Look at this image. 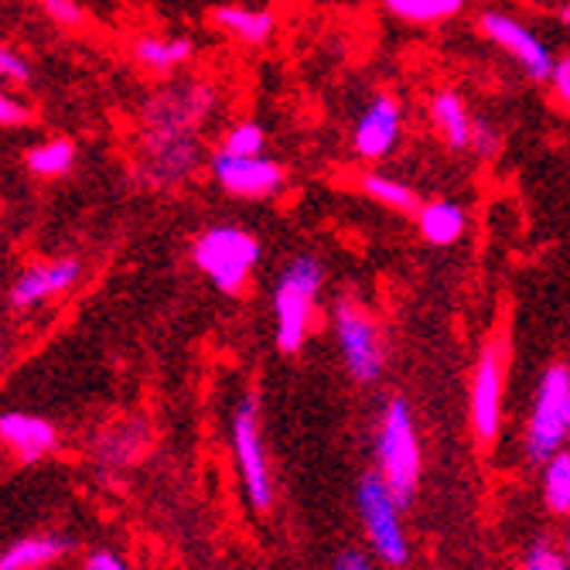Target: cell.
Listing matches in <instances>:
<instances>
[{
    "label": "cell",
    "mask_w": 570,
    "mask_h": 570,
    "mask_svg": "<svg viewBox=\"0 0 570 570\" xmlns=\"http://www.w3.org/2000/svg\"><path fill=\"white\" fill-rule=\"evenodd\" d=\"M223 92L209 79H181L144 96L137 110L134 178L144 191H175L202 165V130L219 114Z\"/></svg>",
    "instance_id": "cell-1"
},
{
    "label": "cell",
    "mask_w": 570,
    "mask_h": 570,
    "mask_svg": "<svg viewBox=\"0 0 570 570\" xmlns=\"http://www.w3.org/2000/svg\"><path fill=\"white\" fill-rule=\"evenodd\" d=\"M325 261L315 253H294L271 287L274 345L281 355H301L318 322V301L325 291Z\"/></svg>",
    "instance_id": "cell-2"
},
{
    "label": "cell",
    "mask_w": 570,
    "mask_h": 570,
    "mask_svg": "<svg viewBox=\"0 0 570 570\" xmlns=\"http://www.w3.org/2000/svg\"><path fill=\"white\" fill-rule=\"evenodd\" d=\"M264 261V243L239 223H216L191 239V267L219 294L236 297Z\"/></svg>",
    "instance_id": "cell-3"
},
{
    "label": "cell",
    "mask_w": 570,
    "mask_h": 570,
    "mask_svg": "<svg viewBox=\"0 0 570 570\" xmlns=\"http://www.w3.org/2000/svg\"><path fill=\"white\" fill-rule=\"evenodd\" d=\"M376 472L390 485L393 499L406 509L417 499L421 472H424V451L417 417L406 403V396H390L380 413L376 428Z\"/></svg>",
    "instance_id": "cell-4"
},
{
    "label": "cell",
    "mask_w": 570,
    "mask_h": 570,
    "mask_svg": "<svg viewBox=\"0 0 570 570\" xmlns=\"http://www.w3.org/2000/svg\"><path fill=\"white\" fill-rule=\"evenodd\" d=\"M332 332L342 355V366L355 386H376L386 376V335L376 315L358 294H338L332 304Z\"/></svg>",
    "instance_id": "cell-5"
},
{
    "label": "cell",
    "mask_w": 570,
    "mask_h": 570,
    "mask_svg": "<svg viewBox=\"0 0 570 570\" xmlns=\"http://www.w3.org/2000/svg\"><path fill=\"white\" fill-rule=\"evenodd\" d=\"M509 335L492 332L475 358L472 386H469V424L482 448H492L502 434V406H505V376H509Z\"/></svg>",
    "instance_id": "cell-6"
},
{
    "label": "cell",
    "mask_w": 570,
    "mask_h": 570,
    "mask_svg": "<svg viewBox=\"0 0 570 570\" xmlns=\"http://www.w3.org/2000/svg\"><path fill=\"white\" fill-rule=\"evenodd\" d=\"M233 461H236V475L243 485L246 502L256 512H267L274 505V472H271V458L261 438V400L246 393L236 410H233Z\"/></svg>",
    "instance_id": "cell-7"
},
{
    "label": "cell",
    "mask_w": 570,
    "mask_h": 570,
    "mask_svg": "<svg viewBox=\"0 0 570 570\" xmlns=\"http://www.w3.org/2000/svg\"><path fill=\"white\" fill-rule=\"evenodd\" d=\"M355 509L362 530H366V540L373 547V553L386 563V567H406L410 560V540L400 520V502L393 499L390 485L383 482L380 472H366L355 485Z\"/></svg>",
    "instance_id": "cell-8"
},
{
    "label": "cell",
    "mask_w": 570,
    "mask_h": 570,
    "mask_svg": "<svg viewBox=\"0 0 570 570\" xmlns=\"http://www.w3.org/2000/svg\"><path fill=\"white\" fill-rule=\"evenodd\" d=\"M205 165H209L213 185L239 202H271L284 195L291 181L287 165L274 154H226L216 147Z\"/></svg>",
    "instance_id": "cell-9"
},
{
    "label": "cell",
    "mask_w": 570,
    "mask_h": 570,
    "mask_svg": "<svg viewBox=\"0 0 570 570\" xmlns=\"http://www.w3.org/2000/svg\"><path fill=\"white\" fill-rule=\"evenodd\" d=\"M567 403H570V366L567 362H550L537 383L530 424H527V454L537 464H543L550 454H557L570 434Z\"/></svg>",
    "instance_id": "cell-10"
},
{
    "label": "cell",
    "mask_w": 570,
    "mask_h": 570,
    "mask_svg": "<svg viewBox=\"0 0 570 570\" xmlns=\"http://www.w3.org/2000/svg\"><path fill=\"white\" fill-rule=\"evenodd\" d=\"M403 120H406V107L396 92H390V89L373 92L348 130L352 154L362 165L390 161L403 144Z\"/></svg>",
    "instance_id": "cell-11"
},
{
    "label": "cell",
    "mask_w": 570,
    "mask_h": 570,
    "mask_svg": "<svg viewBox=\"0 0 570 570\" xmlns=\"http://www.w3.org/2000/svg\"><path fill=\"white\" fill-rule=\"evenodd\" d=\"M475 28L485 41H492L499 51H505V56L523 69V76L530 82H540V86L550 82L557 56L527 21H520L515 14H505L499 8H485V11H479Z\"/></svg>",
    "instance_id": "cell-12"
},
{
    "label": "cell",
    "mask_w": 570,
    "mask_h": 570,
    "mask_svg": "<svg viewBox=\"0 0 570 570\" xmlns=\"http://www.w3.org/2000/svg\"><path fill=\"white\" fill-rule=\"evenodd\" d=\"M82 281V264L76 256H56V261H41V264H31L24 267L11 291H8V304L14 311H31L51 297H62L69 294L76 284Z\"/></svg>",
    "instance_id": "cell-13"
},
{
    "label": "cell",
    "mask_w": 570,
    "mask_h": 570,
    "mask_svg": "<svg viewBox=\"0 0 570 570\" xmlns=\"http://www.w3.org/2000/svg\"><path fill=\"white\" fill-rule=\"evenodd\" d=\"M0 444H4L18 461L35 464L59 448V431L51 421L38 417V413L8 410V413H0Z\"/></svg>",
    "instance_id": "cell-14"
},
{
    "label": "cell",
    "mask_w": 570,
    "mask_h": 570,
    "mask_svg": "<svg viewBox=\"0 0 570 570\" xmlns=\"http://www.w3.org/2000/svg\"><path fill=\"white\" fill-rule=\"evenodd\" d=\"M198 56V41L188 35H137L130 41V59L147 76H175L178 69L191 66Z\"/></svg>",
    "instance_id": "cell-15"
},
{
    "label": "cell",
    "mask_w": 570,
    "mask_h": 570,
    "mask_svg": "<svg viewBox=\"0 0 570 570\" xmlns=\"http://www.w3.org/2000/svg\"><path fill=\"white\" fill-rule=\"evenodd\" d=\"M213 28L226 35L236 45L246 48H264L277 38L281 31V14L271 8H246V4H219L209 14Z\"/></svg>",
    "instance_id": "cell-16"
},
{
    "label": "cell",
    "mask_w": 570,
    "mask_h": 570,
    "mask_svg": "<svg viewBox=\"0 0 570 570\" xmlns=\"http://www.w3.org/2000/svg\"><path fill=\"white\" fill-rule=\"evenodd\" d=\"M428 117L441 137V144L448 150H469L472 147V127H475V114L469 110V99H464L458 89H438L428 99Z\"/></svg>",
    "instance_id": "cell-17"
},
{
    "label": "cell",
    "mask_w": 570,
    "mask_h": 570,
    "mask_svg": "<svg viewBox=\"0 0 570 570\" xmlns=\"http://www.w3.org/2000/svg\"><path fill=\"white\" fill-rule=\"evenodd\" d=\"M413 223H417V233L428 246L448 249V246L461 243L464 233H469V209L451 198H434V202L421 205Z\"/></svg>",
    "instance_id": "cell-18"
},
{
    "label": "cell",
    "mask_w": 570,
    "mask_h": 570,
    "mask_svg": "<svg viewBox=\"0 0 570 570\" xmlns=\"http://www.w3.org/2000/svg\"><path fill=\"white\" fill-rule=\"evenodd\" d=\"M69 550H72V540L59 537V533L21 537L11 547H4V553H0V570H45L48 563L62 560Z\"/></svg>",
    "instance_id": "cell-19"
},
{
    "label": "cell",
    "mask_w": 570,
    "mask_h": 570,
    "mask_svg": "<svg viewBox=\"0 0 570 570\" xmlns=\"http://www.w3.org/2000/svg\"><path fill=\"white\" fill-rule=\"evenodd\" d=\"M355 191L362 198L383 205V209L396 213V216H417V209L424 205L417 188H413L410 181H400V178L383 175V171H358L355 175Z\"/></svg>",
    "instance_id": "cell-20"
},
{
    "label": "cell",
    "mask_w": 570,
    "mask_h": 570,
    "mask_svg": "<svg viewBox=\"0 0 570 570\" xmlns=\"http://www.w3.org/2000/svg\"><path fill=\"white\" fill-rule=\"evenodd\" d=\"M380 8L410 28H438L464 14L469 0H380Z\"/></svg>",
    "instance_id": "cell-21"
},
{
    "label": "cell",
    "mask_w": 570,
    "mask_h": 570,
    "mask_svg": "<svg viewBox=\"0 0 570 570\" xmlns=\"http://www.w3.org/2000/svg\"><path fill=\"white\" fill-rule=\"evenodd\" d=\"M76 154H79L76 140L51 137V140H41L24 150V168H28V175L51 181V178H62L76 168Z\"/></svg>",
    "instance_id": "cell-22"
},
{
    "label": "cell",
    "mask_w": 570,
    "mask_h": 570,
    "mask_svg": "<svg viewBox=\"0 0 570 570\" xmlns=\"http://www.w3.org/2000/svg\"><path fill=\"white\" fill-rule=\"evenodd\" d=\"M540 492L543 505L553 515H570V451L560 448L543 461V475H540Z\"/></svg>",
    "instance_id": "cell-23"
},
{
    "label": "cell",
    "mask_w": 570,
    "mask_h": 570,
    "mask_svg": "<svg viewBox=\"0 0 570 570\" xmlns=\"http://www.w3.org/2000/svg\"><path fill=\"white\" fill-rule=\"evenodd\" d=\"M267 127L261 120H233L223 134H219V150L226 154H267Z\"/></svg>",
    "instance_id": "cell-24"
},
{
    "label": "cell",
    "mask_w": 570,
    "mask_h": 570,
    "mask_svg": "<svg viewBox=\"0 0 570 570\" xmlns=\"http://www.w3.org/2000/svg\"><path fill=\"white\" fill-rule=\"evenodd\" d=\"M38 4H41V14L62 31H76L86 24V8L79 0H38Z\"/></svg>",
    "instance_id": "cell-25"
},
{
    "label": "cell",
    "mask_w": 570,
    "mask_h": 570,
    "mask_svg": "<svg viewBox=\"0 0 570 570\" xmlns=\"http://www.w3.org/2000/svg\"><path fill=\"white\" fill-rule=\"evenodd\" d=\"M502 150V130L485 120V117H475V127H472V147L469 154H475L479 161H495Z\"/></svg>",
    "instance_id": "cell-26"
},
{
    "label": "cell",
    "mask_w": 570,
    "mask_h": 570,
    "mask_svg": "<svg viewBox=\"0 0 570 570\" xmlns=\"http://www.w3.org/2000/svg\"><path fill=\"white\" fill-rule=\"evenodd\" d=\"M31 76H35L31 62L21 56V51L0 41V86H28Z\"/></svg>",
    "instance_id": "cell-27"
},
{
    "label": "cell",
    "mask_w": 570,
    "mask_h": 570,
    "mask_svg": "<svg viewBox=\"0 0 570 570\" xmlns=\"http://www.w3.org/2000/svg\"><path fill=\"white\" fill-rule=\"evenodd\" d=\"M520 570H570V563H567V557H563V550H560L557 543L537 540V543L527 550Z\"/></svg>",
    "instance_id": "cell-28"
},
{
    "label": "cell",
    "mask_w": 570,
    "mask_h": 570,
    "mask_svg": "<svg viewBox=\"0 0 570 570\" xmlns=\"http://www.w3.org/2000/svg\"><path fill=\"white\" fill-rule=\"evenodd\" d=\"M31 107L21 102L8 86H0V127H24L31 124Z\"/></svg>",
    "instance_id": "cell-29"
},
{
    "label": "cell",
    "mask_w": 570,
    "mask_h": 570,
    "mask_svg": "<svg viewBox=\"0 0 570 570\" xmlns=\"http://www.w3.org/2000/svg\"><path fill=\"white\" fill-rule=\"evenodd\" d=\"M547 86H550V92H553V99H557V107H560L563 114H570V51H567V56H557Z\"/></svg>",
    "instance_id": "cell-30"
},
{
    "label": "cell",
    "mask_w": 570,
    "mask_h": 570,
    "mask_svg": "<svg viewBox=\"0 0 570 570\" xmlns=\"http://www.w3.org/2000/svg\"><path fill=\"white\" fill-rule=\"evenodd\" d=\"M82 570H134L120 553H114V550H92L89 557H86V563H82Z\"/></svg>",
    "instance_id": "cell-31"
},
{
    "label": "cell",
    "mask_w": 570,
    "mask_h": 570,
    "mask_svg": "<svg viewBox=\"0 0 570 570\" xmlns=\"http://www.w3.org/2000/svg\"><path fill=\"white\" fill-rule=\"evenodd\" d=\"M332 570H376L373 560L362 553V550H342L332 563Z\"/></svg>",
    "instance_id": "cell-32"
},
{
    "label": "cell",
    "mask_w": 570,
    "mask_h": 570,
    "mask_svg": "<svg viewBox=\"0 0 570 570\" xmlns=\"http://www.w3.org/2000/svg\"><path fill=\"white\" fill-rule=\"evenodd\" d=\"M560 550H563V557H567V563H570V523H567V530H563V543H560Z\"/></svg>",
    "instance_id": "cell-33"
},
{
    "label": "cell",
    "mask_w": 570,
    "mask_h": 570,
    "mask_svg": "<svg viewBox=\"0 0 570 570\" xmlns=\"http://www.w3.org/2000/svg\"><path fill=\"white\" fill-rule=\"evenodd\" d=\"M560 24H563V28L570 31V4H567V8L560 11Z\"/></svg>",
    "instance_id": "cell-34"
},
{
    "label": "cell",
    "mask_w": 570,
    "mask_h": 570,
    "mask_svg": "<svg viewBox=\"0 0 570 570\" xmlns=\"http://www.w3.org/2000/svg\"><path fill=\"white\" fill-rule=\"evenodd\" d=\"M567 424H570V403H567Z\"/></svg>",
    "instance_id": "cell-35"
}]
</instances>
